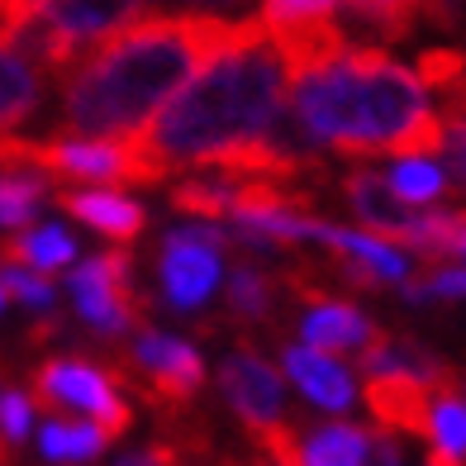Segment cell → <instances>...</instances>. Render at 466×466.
Wrapping results in <instances>:
<instances>
[{
	"label": "cell",
	"instance_id": "cell-1",
	"mask_svg": "<svg viewBox=\"0 0 466 466\" xmlns=\"http://www.w3.org/2000/svg\"><path fill=\"white\" fill-rule=\"evenodd\" d=\"M252 19L153 15L115 34L67 76L62 129L81 143H134L186 81L224 57Z\"/></svg>",
	"mask_w": 466,
	"mask_h": 466
},
{
	"label": "cell",
	"instance_id": "cell-2",
	"mask_svg": "<svg viewBox=\"0 0 466 466\" xmlns=\"http://www.w3.org/2000/svg\"><path fill=\"white\" fill-rule=\"evenodd\" d=\"M286 81L290 76L262 19H252L238 44L209 62L186 91H177L157 110V119L129 143L134 157L153 172V181L172 177L177 167H224L233 153L262 143L277 129Z\"/></svg>",
	"mask_w": 466,
	"mask_h": 466
},
{
	"label": "cell",
	"instance_id": "cell-3",
	"mask_svg": "<svg viewBox=\"0 0 466 466\" xmlns=\"http://www.w3.org/2000/svg\"><path fill=\"white\" fill-rule=\"evenodd\" d=\"M295 119L333 153L371 157H433L442 153V124L429 110L423 81L386 57V48L357 44L343 62L295 81Z\"/></svg>",
	"mask_w": 466,
	"mask_h": 466
},
{
	"label": "cell",
	"instance_id": "cell-4",
	"mask_svg": "<svg viewBox=\"0 0 466 466\" xmlns=\"http://www.w3.org/2000/svg\"><path fill=\"white\" fill-rule=\"evenodd\" d=\"M34 405H44L53 419H62V410L86 414V423L105 438H124L134 423V410L115 395V376L100 371L96 362H81V357H48L44 367L34 371Z\"/></svg>",
	"mask_w": 466,
	"mask_h": 466
},
{
	"label": "cell",
	"instance_id": "cell-5",
	"mask_svg": "<svg viewBox=\"0 0 466 466\" xmlns=\"http://www.w3.org/2000/svg\"><path fill=\"white\" fill-rule=\"evenodd\" d=\"M110 376L115 380H134V390L157 414L162 410H186L190 400L200 395V386H205V357H200V348H190L186 338L143 329L138 343H134V357L129 362H115Z\"/></svg>",
	"mask_w": 466,
	"mask_h": 466
},
{
	"label": "cell",
	"instance_id": "cell-6",
	"mask_svg": "<svg viewBox=\"0 0 466 466\" xmlns=\"http://www.w3.org/2000/svg\"><path fill=\"white\" fill-rule=\"evenodd\" d=\"M72 300L81 309L100 338H124L129 329H138V305L129 290V258L124 252H100V258H86L72 271Z\"/></svg>",
	"mask_w": 466,
	"mask_h": 466
},
{
	"label": "cell",
	"instance_id": "cell-7",
	"mask_svg": "<svg viewBox=\"0 0 466 466\" xmlns=\"http://www.w3.org/2000/svg\"><path fill=\"white\" fill-rule=\"evenodd\" d=\"M219 386H224V400L233 405V414L252 429V438L281 423V376L262 352H252V348L228 352L219 367Z\"/></svg>",
	"mask_w": 466,
	"mask_h": 466
},
{
	"label": "cell",
	"instance_id": "cell-8",
	"mask_svg": "<svg viewBox=\"0 0 466 466\" xmlns=\"http://www.w3.org/2000/svg\"><path fill=\"white\" fill-rule=\"evenodd\" d=\"M219 286V252L200 243L167 238L162 243V295L177 314L200 309Z\"/></svg>",
	"mask_w": 466,
	"mask_h": 466
},
{
	"label": "cell",
	"instance_id": "cell-9",
	"mask_svg": "<svg viewBox=\"0 0 466 466\" xmlns=\"http://www.w3.org/2000/svg\"><path fill=\"white\" fill-rule=\"evenodd\" d=\"M343 196H348V205L357 209V219L371 228V238L380 233V243H405V248H414V233H419L423 215H419V209H410V205H400V200L390 196L386 177H376V172H367V167H362V172H352V177L343 181Z\"/></svg>",
	"mask_w": 466,
	"mask_h": 466
},
{
	"label": "cell",
	"instance_id": "cell-10",
	"mask_svg": "<svg viewBox=\"0 0 466 466\" xmlns=\"http://www.w3.org/2000/svg\"><path fill=\"white\" fill-rule=\"evenodd\" d=\"M442 390L448 386H429V380H414V376H371L367 380V405H371L380 429H405V433L429 438V410Z\"/></svg>",
	"mask_w": 466,
	"mask_h": 466
},
{
	"label": "cell",
	"instance_id": "cell-11",
	"mask_svg": "<svg viewBox=\"0 0 466 466\" xmlns=\"http://www.w3.org/2000/svg\"><path fill=\"white\" fill-rule=\"evenodd\" d=\"M357 367H362L367 380L371 376H414V380H429V386H452L457 380V371L442 362L438 352H429L423 343H414V338H390L386 329L362 348Z\"/></svg>",
	"mask_w": 466,
	"mask_h": 466
},
{
	"label": "cell",
	"instance_id": "cell-12",
	"mask_svg": "<svg viewBox=\"0 0 466 466\" xmlns=\"http://www.w3.org/2000/svg\"><path fill=\"white\" fill-rule=\"evenodd\" d=\"M57 205L76 215L81 224H91L105 238H119V243H134L138 233L147 228V209L119 190H57Z\"/></svg>",
	"mask_w": 466,
	"mask_h": 466
},
{
	"label": "cell",
	"instance_id": "cell-13",
	"mask_svg": "<svg viewBox=\"0 0 466 466\" xmlns=\"http://www.w3.org/2000/svg\"><path fill=\"white\" fill-rule=\"evenodd\" d=\"M305 348L314 352H352V348H367L371 338L380 333L362 309H352L348 300H329V295H319V300H309V314H305Z\"/></svg>",
	"mask_w": 466,
	"mask_h": 466
},
{
	"label": "cell",
	"instance_id": "cell-14",
	"mask_svg": "<svg viewBox=\"0 0 466 466\" xmlns=\"http://www.w3.org/2000/svg\"><path fill=\"white\" fill-rule=\"evenodd\" d=\"M286 371L290 380L300 386L319 410H333V414H343L352 405V371L348 367H338L333 357L324 352H314V348H286Z\"/></svg>",
	"mask_w": 466,
	"mask_h": 466
},
{
	"label": "cell",
	"instance_id": "cell-15",
	"mask_svg": "<svg viewBox=\"0 0 466 466\" xmlns=\"http://www.w3.org/2000/svg\"><path fill=\"white\" fill-rule=\"evenodd\" d=\"M38 105H44V81H38L34 62L10 44L5 29H0V134L34 119Z\"/></svg>",
	"mask_w": 466,
	"mask_h": 466
},
{
	"label": "cell",
	"instance_id": "cell-16",
	"mask_svg": "<svg viewBox=\"0 0 466 466\" xmlns=\"http://www.w3.org/2000/svg\"><path fill=\"white\" fill-rule=\"evenodd\" d=\"M105 448H110V438L86 419L81 423L76 419H48L44 429H38V452L53 466H91Z\"/></svg>",
	"mask_w": 466,
	"mask_h": 466
},
{
	"label": "cell",
	"instance_id": "cell-17",
	"mask_svg": "<svg viewBox=\"0 0 466 466\" xmlns=\"http://www.w3.org/2000/svg\"><path fill=\"white\" fill-rule=\"evenodd\" d=\"M0 262H5V267H25V271L29 267L34 271H57V267L76 262V243H72L67 228L44 224V228H34V233H19V238L0 243Z\"/></svg>",
	"mask_w": 466,
	"mask_h": 466
},
{
	"label": "cell",
	"instance_id": "cell-18",
	"mask_svg": "<svg viewBox=\"0 0 466 466\" xmlns=\"http://www.w3.org/2000/svg\"><path fill=\"white\" fill-rule=\"evenodd\" d=\"M429 466H466V400L448 386L429 410Z\"/></svg>",
	"mask_w": 466,
	"mask_h": 466
},
{
	"label": "cell",
	"instance_id": "cell-19",
	"mask_svg": "<svg viewBox=\"0 0 466 466\" xmlns=\"http://www.w3.org/2000/svg\"><path fill=\"white\" fill-rule=\"evenodd\" d=\"M343 10L352 15L357 29H367L376 38V48L410 38L414 25H419V15H423L419 0H343Z\"/></svg>",
	"mask_w": 466,
	"mask_h": 466
},
{
	"label": "cell",
	"instance_id": "cell-20",
	"mask_svg": "<svg viewBox=\"0 0 466 466\" xmlns=\"http://www.w3.org/2000/svg\"><path fill=\"white\" fill-rule=\"evenodd\" d=\"M442 153H448V186L466 196V72L442 86Z\"/></svg>",
	"mask_w": 466,
	"mask_h": 466
},
{
	"label": "cell",
	"instance_id": "cell-21",
	"mask_svg": "<svg viewBox=\"0 0 466 466\" xmlns=\"http://www.w3.org/2000/svg\"><path fill=\"white\" fill-rule=\"evenodd\" d=\"M271 309H277V281L243 262L228 277V314L233 319H248V324H267Z\"/></svg>",
	"mask_w": 466,
	"mask_h": 466
},
{
	"label": "cell",
	"instance_id": "cell-22",
	"mask_svg": "<svg viewBox=\"0 0 466 466\" xmlns=\"http://www.w3.org/2000/svg\"><path fill=\"white\" fill-rule=\"evenodd\" d=\"M386 186L395 190L400 205H429L438 196H448V172H442L433 157H405L386 177Z\"/></svg>",
	"mask_w": 466,
	"mask_h": 466
},
{
	"label": "cell",
	"instance_id": "cell-23",
	"mask_svg": "<svg viewBox=\"0 0 466 466\" xmlns=\"http://www.w3.org/2000/svg\"><path fill=\"white\" fill-rule=\"evenodd\" d=\"M48 196V177L38 172H19L0 181V228H19L38 215V205Z\"/></svg>",
	"mask_w": 466,
	"mask_h": 466
},
{
	"label": "cell",
	"instance_id": "cell-24",
	"mask_svg": "<svg viewBox=\"0 0 466 466\" xmlns=\"http://www.w3.org/2000/svg\"><path fill=\"white\" fill-rule=\"evenodd\" d=\"M172 209L181 215H200V219H224L233 209V181H181L172 190Z\"/></svg>",
	"mask_w": 466,
	"mask_h": 466
},
{
	"label": "cell",
	"instance_id": "cell-25",
	"mask_svg": "<svg viewBox=\"0 0 466 466\" xmlns=\"http://www.w3.org/2000/svg\"><path fill=\"white\" fill-rule=\"evenodd\" d=\"M405 300H466V267H438L429 281H405Z\"/></svg>",
	"mask_w": 466,
	"mask_h": 466
},
{
	"label": "cell",
	"instance_id": "cell-26",
	"mask_svg": "<svg viewBox=\"0 0 466 466\" xmlns=\"http://www.w3.org/2000/svg\"><path fill=\"white\" fill-rule=\"evenodd\" d=\"M29 429H34V400L25 390L0 395V442H5V448H19V442L29 438Z\"/></svg>",
	"mask_w": 466,
	"mask_h": 466
},
{
	"label": "cell",
	"instance_id": "cell-27",
	"mask_svg": "<svg viewBox=\"0 0 466 466\" xmlns=\"http://www.w3.org/2000/svg\"><path fill=\"white\" fill-rule=\"evenodd\" d=\"M0 290L15 295V300L29 305V309H53V286L44 277H34V271H25V267H5V271H0Z\"/></svg>",
	"mask_w": 466,
	"mask_h": 466
},
{
	"label": "cell",
	"instance_id": "cell-28",
	"mask_svg": "<svg viewBox=\"0 0 466 466\" xmlns=\"http://www.w3.org/2000/svg\"><path fill=\"white\" fill-rule=\"evenodd\" d=\"M338 0H267L262 25H295V19H329Z\"/></svg>",
	"mask_w": 466,
	"mask_h": 466
},
{
	"label": "cell",
	"instance_id": "cell-29",
	"mask_svg": "<svg viewBox=\"0 0 466 466\" xmlns=\"http://www.w3.org/2000/svg\"><path fill=\"white\" fill-rule=\"evenodd\" d=\"M357 466H405L400 442L390 438V429H362V461Z\"/></svg>",
	"mask_w": 466,
	"mask_h": 466
},
{
	"label": "cell",
	"instance_id": "cell-30",
	"mask_svg": "<svg viewBox=\"0 0 466 466\" xmlns=\"http://www.w3.org/2000/svg\"><path fill=\"white\" fill-rule=\"evenodd\" d=\"M186 448L181 442H153V448H143V452H129L124 461H115V466H186Z\"/></svg>",
	"mask_w": 466,
	"mask_h": 466
},
{
	"label": "cell",
	"instance_id": "cell-31",
	"mask_svg": "<svg viewBox=\"0 0 466 466\" xmlns=\"http://www.w3.org/2000/svg\"><path fill=\"white\" fill-rule=\"evenodd\" d=\"M153 5H190V15H215V10H243L248 0H153Z\"/></svg>",
	"mask_w": 466,
	"mask_h": 466
},
{
	"label": "cell",
	"instance_id": "cell-32",
	"mask_svg": "<svg viewBox=\"0 0 466 466\" xmlns=\"http://www.w3.org/2000/svg\"><path fill=\"white\" fill-rule=\"evenodd\" d=\"M457 386H461V390H457V395H461V400H466V371H457Z\"/></svg>",
	"mask_w": 466,
	"mask_h": 466
},
{
	"label": "cell",
	"instance_id": "cell-33",
	"mask_svg": "<svg viewBox=\"0 0 466 466\" xmlns=\"http://www.w3.org/2000/svg\"><path fill=\"white\" fill-rule=\"evenodd\" d=\"M0 309H5V290H0Z\"/></svg>",
	"mask_w": 466,
	"mask_h": 466
}]
</instances>
